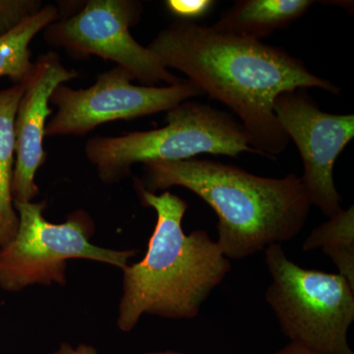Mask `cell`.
Masks as SVG:
<instances>
[{"mask_svg": "<svg viewBox=\"0 0 354 354\" xmlns=\"http://www.w3.org/2000/svg\"><path fill=\"white\" fill-rule=\"evenodd\" d=\"M313 4L310 0H239L212 27L260 41L292 24Z\"/></svg>", "mask_w": 354, "mask_h": 354, "instance_id": "8fae6325", "label": "cell"}, {"mask_svg": "<svg viewBox=\"0 0 354 354\" xmlns=\"http://www.w3.org/2000/svg\"><path fill=\"white\" fill-rule=\"evenodd\" d=\"M148 48L165 68L185 74L203 94L232 109L241 118L251 148L268 158L281 155L290 143L274 113L278 95L306 88L339 92L283 48L193 21H174Z\"/></svg>", "mask_w": 354, "mask_h": 354, "instance_id": "6da1fadb", "label": "cell"}, {"mask_svg": "<svg viewBox=\"0 0 354 354\" xmlns=\"http://www.w3.org/2000/svg\"><path fill=\"white\" fill-rule=\"evenodd\" d=\"M141 13L140 2L92 0L80 12L48 26L46 39L53 46L111 60L146 86L179 82L181 79L172 75L148 46L133 38L130 28Z\"/></svg>", "mask_w": 354, "mask_h": 354, "instance_id": "ba28073f", "label": "cell"}, {"mask_svg": "<svg viewBox=\"0 0 354 354\" xmlns=\"http://www.w3.org/2000/svg\"><path fill=\"white\" fill-rule=\"evenodd\" d=\"M146 190L180 186L204 200L218 216L216 243L232 260L244 259L268 246L295 239L306 223L310 204L301 178L255 176L209 160L144 165Z\"/></svg>", "mask_w": 354, "mask_h": 354, "instance_id": "7a4b0ae2", "label": "cell"}, {"mask_svg": "<svg viewBox=\"0 0 354 354\" xmlns=\"http://www.w3.org/2000/svg\"><path fill=\"white\" fill-rule=\"evenodd\" d=\"M43 9L36 0H0V37L8 34Z\"/></svg>", "mask_w": 354, "mask_h": 354, "instance_id": "9a60e30c", "label": "cell"}, {"mask_svg": "<svg viewBox=\"0 0 354 354\" xmlns=\"http://www.w3.org/2000/svg\"><path fill=\"white\" fill-rule=\"evenodd\" d=\"M138 192L158 218L144 259L123 269L118 324L124 332L131 330L144 314L195 318L232 270L230 260L206 230L183 232L186 201L169 191L156 195L140 183Z\"/></svg>", "mask_w": 354, "mask_h": 354, "instance_id": "3957f363", "label": "cell"}, {"mask_svg": "<svg viewBox=\"0 0 354 354\" xmlns=\"http://www.w3.org/2000/svg\"><path fill=\"white\" fill-rule=\"evenodd\" d=\"M27 80L0 91V247L12 241L18 227V216L12 196L15 164L14 122Z\"/></svg>", "mask_w": 354, "mask_h": 354, "instance_id": "7c38bea8", "label": "cell"}, {"mask_svg": "<svg viewBox=\"0 0 354 354\" xmlns=\"http://www.w3.org/2000/svg\"><path fill=\"white\" fill-rule=\"evenodd\" d=\"M272 276L266 300L290 342L318 354H354V288L339 274L307 270L288 259L281 243L265 249Z\"/></svg>", "mask_w": 354, "mask_h": 354, "instance_id": "5b68a950", "label": "cell"}, {"mask_svg": "<svg viewBox=\"0 0 354 354\" xmlns=\"http://www.w3.org/2000/svg\"><path fill=\"white\" fill-rule=\"evenodd\" d=\"M274 113L283 131L297 145L304 164L301 178L310 204L326 216L341 211L335 188V160L354 136L353 114L324 113L304 88L278 95Z\"/></svg>", "mask_w": 354, "mask_h": 354, "instance_id": "9c48e42d", "label": "cell"}, {"mask_svg": "<svg viewBox=\"0 0 354 354\" xmlns=\"http://www.w3.org/2000/svg\"><path fill=\"white\" fill-rule=\"evenodd\" d=\"M55 354H97L94 348L88 346H79L78 348H73L69 344H64L59 351ZM148 354H186L181 353H174V351H165V353H153Z\"/></svg>", "mask_w": 354, "mask_h": 354, "instance_id": "e0dca14e", "label": "cell"}, {"mask_svg": "<svg viewBox=\"0 0 354 354\" xmlns=\"http://www.w3.org/2000/svg\"><path fill=\"white\" fill-rule=\"evenodd\" d=\"M215 3L212 0H169L165 6L178 19L193 21L208 14Z\"/></svg>", "mask_w": 354, "mask_h": 354, "instance_id": "2e32d148", "label": "cell"}, {"mask_svg": "<svg viewBox=\"0 0 354 354\" xmlns=\"http://www.w3.org/2000/svg\"><path fill=\"white\" fill-rule=\"evenodd\" d=\"M167 120V127L160 129L88 140L86 155L102 180L115 183L140 162H174L201 153H256L241 123L207 104L184 102L169 111Z\"/></svg>", "mask_w": 354, "mask_h": 354, "instance_id": "277c9868", "label": "cell"}, {"mask_svg": "<svg viewBox=\"0 0 354 354\" xmlns=\"http://www.w3.org/2000/svg\"><path fill=\"white\" fill-rule=\"evenodd\" d=\"M17 209L15 236L0 247V288L19 291L26 286L66 283V262L88 259L124 269L137 250H111L90 242L91 225L82 213L64 223L44 218V203L13 202Z\"/></svg>", "mask_w": 354, "mask_h": 354, "instance_id": "8992f818", "label": "cell"}, {"mask_svg": "<svg viewBox=\"0 0 354 354\" xmlns=\"http://www.w3.org/2000/svg\"><path fill=\"white\" fill-rule=\"evenodd\" d=\"M131 74L121 67L97 77L92 87L74 90L58 86L50 101L57 113L46 127V136L83 135L104 123L133 120L169 111L203 95L189 80L167 87L133 85Z\"/></svg>", "mask_w": 354, "mask_h": 354, "instance_id": "52a82bcc", "label": "cell"}, {"mask_svg": "<svg viewBox=\"0 0 354 354\" xmlns=\"http://www.w3.org/2000/svg\"><path fill=\"white\" fill-rule=\"evenodd\" d=\"M304 251L322 248L339 274L354 288V208L341 209L330 220L314 228L302 246Z\"/></svg>", "mask_w": 354, "mask_h": 354, "instance_id": "5bb4252c", "label": "cell"}, {"mask_svg": "<svg viewBox=\"0 0 354 354\" xmlns=\"http://www.w3.org/2000/svg\"><path fill=\"white\" fill-rule=\"evenodd\" d=\"M57 17L55 6H44L13 31L0 37V77H9L17 84L29 78L34 69L30 43L41 30L57 20Z\"/></svg>", "mask_w": 354, "mask_h": 354, "instance_id": "4fadbf2b", "label": "cell"}, {"mask_svg": "<svg viewBox=\"0 0 354 354\" xmlns=\"http://www.w3.org/2000/svg\"><path fill=\"white\" fill-rule=\"evenodd\" d=\"M274 354H318L310 349L304 348V346H299V344H295V342H290L285 348L279 349Z\"/></svg>", "mask_w": 354, "mask_h": 354, "instance_id": "ac0fdd59", "label": "cell"}, {"mask_svg": "<svg viewBox=\"0 0 354 354\" xmlns=\"http://www.w3.org/2000/svg\"><path fill=\"white\" fill-rule=\"evenodd\" d=\"M76 76V72L67 69L55 53L41 55L34 64L14 122L16 160L12 179L13 202H30L38 195L35 178L46 158L44 138L46 120L53 113L50 97L58 86Z\"/></svg>", "mask_w": 354, "mask_h": 354, "instance_id": "30bf717a", "label": "cell"}]
</instances>
